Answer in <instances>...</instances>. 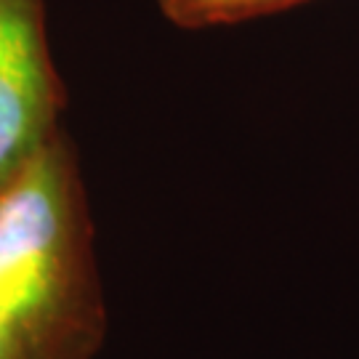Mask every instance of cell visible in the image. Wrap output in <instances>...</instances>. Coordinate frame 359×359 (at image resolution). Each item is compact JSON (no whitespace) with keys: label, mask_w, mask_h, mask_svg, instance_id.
Wrapping results in <instances>:
<instances>
[{"label":"cell","mask_w":359,"mask_h":359,"mask_svg":"<svg viewBox=\"0 0 359 359\" xmlns=\"http://www.w3.org/2000/svg\"><path fill=\"white\" fill-rule=\"evenodd\" d=\"M65 208L62 168L48 144L0 189V330L11 341L56 293Z\"/></svg>","instance_id":"cell-1"},{"label":"cell","mask_w":359,"mask_h":359,"mask_svg":"<svg viewBox=\"0 0 359 359\" xmlns=\"http://www.w3.org/2000/svg\"><path fill=\"white\" fill-rule=\"evenodd\" d=\"M53 96L43 0H0V189L46 147Z\"/></svg>","instance_id":"cell-2"},{"label":"cell","mask_w":359,"mask_h":359,"mask_svg":"<svg viewBox=\"0 0 359 359\" xmlns=\"http://www.w3.org/2000/svg\"><path fill=\"white\" fill-rule=\"evenodd\" d=\"M157 3L165 19H170L173 25L200 29V27L231 25L261 13L283 11L301 0H157Z\"/></svg>","instance_id":"cell-3"},{"label":"cell","mask_w":359,"mask_h":359,"mask_svg":"<svg viewBox=\"0 0 359 359\" xmlns=\"http://www.w3.org/2000/svg\"><path fill=\"white\" fill-rule=\"evenodd\" d=\"M13 341L8 338V335L0 330V359H8V351H11Z\"/></svg>","instance_id":"cell-4"}]
</instances>
